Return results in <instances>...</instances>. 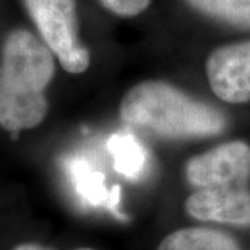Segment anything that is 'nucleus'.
<instances>
[{"label": "nucleus", "mask_w": 250, "mask_h": 250, "mask_svg": "<svg viewBox=\"0 0 250 250\" xmlns=\"http://www.w3.org/2000/svg\"><path fill=\"white\" fill-rule=\"evenodd\" d=\"M56 70L54 54L26 29L7 36L0 57V127L17 138L47 116L46 88Z\"/></svg>", "instance_id": "obj_1"}, {"label": "nucleus", "mask_w": 250, "mask_h": 250, "mask_svg": "<svg viewBox=\"0 0 250 250\" xmlns=\"http://www.w3.org/2000/svg\"><path fill=\"white\" fill-rule=\"evenodd\" d=\"M125 125L163 138H207L226 128V116L164 82H143L121 103Z\"/></svg>", "instance_id": "obj_2"}, {"label": "nucleus", "mask_w": 250, "mask_h": 250, "mask_svg": "<svg viewBox=\"0 0 250 250\" xmlns=\"http://www.w3.org/2000/svg\"><path fill=\"white\" fill-rule=\"evenodd\" d=\"M44 44L63 70L83 73L89 67V52L80 41L75 0H23Z\"/></svg>", "instance_id": "obj_3"}, {"label": "nucleus", "mask_w": 250, "mask_h": 250, "mask_svg": "<svg viewBox=\"0 0 250 250\" xmlns=\"http://www.w3.org/2000/svg\"><path fill=\"white\" fill-rule=\"evenodd\" d=\"M186 176L195 188L249 186L250 145L229 142L198 154L187 163Z\"/></svg>", "instance_id": "obj_4"}, {"label": "nucleus", "mask_w": 250, "mask_h": 250, "mask_svg": "<svg viewBox=\"0 0 250 250\" xmlns=\"http://www.w3.org/2000/svg\"><path fill=\"white\" fill-rule=\"evenodd\" d=\"M207 75L213 93L224 103L250 101V41L223 46L209 54Z\"/></svg>", "instance_id": "obj_5"}, {"label": "nucleus", "mask_w": 250, "mask_h": 250, "mask_svg": "<svg viewBox=\"0 0 250 250\" xmlns=\"http://www.w3.org/2000/svg\"><path fill=\"white\" fill-rule=\"evenodd\" d=\"M186 211L197 221L250 228L249 186L197 188L186 202Z\"/></svg>", "instance_id": "obj_6"}, {"label": "nucleus", "mask_w": 250, "mask_h": 250, "mask_svg": "<svg viewBox=\"0 0 250 250\" xmlns=\"http://www.w3.org/2000/svg\"><path fill=\"white\" fill-rule=\"evenodd\" d=\"M67 172L78 197L89 207H103L117 213L121 187L106 188V179L86 159L72 158L67 161Z\"/></svg>", "instance_id": "obj_7"}, {"label": "nucleus", "mask_w": 250, "mask_h": 250, "mask_svg": "<svg viewBox=\"0 0 250 250\" xmlns=\"http://www.w3.org/2000/svg\"><path fill=\"white\" fill-rule=\"evenodd\" d=\"M158 250H241L226 232L209 228H184L163 239Z\"/></svg>", "instance_id": "obj_8"}, {"label": "nucleus", "mask_w": 250, "mask_h": 250, "mask_svg": "<svg viewBox=\"0 0 250 250\" xmlns=\"http://www.w3.org/2000/svg\"><path fill=\"white\" fill-rule=\"evenodd\" d=\"M107 149L112 154L114 167L119 174L130 181L142 177L148 164V153L133 133H114L107 142Z\"/></svg>", "instance_id": "obj_9"}, {"label": "nucleus", "mask_w": 250, "mask_h": 250, "mask_svg": "<svg viewBox=\"0 0 250 250\" xmlns=\"http://www.w3.org/2000/svg\"><path fill=\"white\" fill-rule=\"evenodd\" d=\"M207 17L250 31V0H187Z\"/></svg>", "instance_id": "obj_10"}, {"label": "nucleus", "mask_w": 250, "mask_h": 250, "mask_svg": "<svg viewBox=\"0 0 250 250\" xmlns=\"http://www.w3.org/2000/svg\"><path fill=\"white\" fill-rule=\"evenodd\" d=\"M149 2L151 0H101L109 12L124 18L137 17L149 7Z\"/></svg>", "instance_id": "obj_11"}, {"label": "nucleus", "mask_w": 250, "mask_h": 250, "mask_svg": "<svg viewBox=\"0 0 250 250\" xmlns=\"http://www.w3.org/2000/svg\"><path fill=\"white\" fill-rule=\"evenodd\" d=\"M12 250H52L49 247L39 246V244H33V242H26V244H20V246L13 247Z\"/></svg>", "instance_id": "obj_12"}, {"label": "nucleus", "mask_w": 250, "mask_h": 250, "mask_svg": "<svg viewBox=\"0 0 250 250\" xmlns=\"http://www.w3.org/2000/svg\"><path fill=\"white\" fill-rule=\"evenodd\" d=\"M75 250H94V249H89V247H82V249H75Z\"/></svg>", "instance_id": "obj_13"}]
</instances>
